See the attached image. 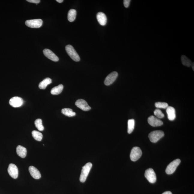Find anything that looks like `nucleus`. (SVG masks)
I'll return each instance as SVG.
<instances>
[{
	"instance_id": "obj_19",
	"label": "nucleus",
	"mask_w": 194,
	"mask_h": 194,
	"mask_svg": "<svg viewBox=\"0 0 194 194\" xmlns=\"http://www.w3.org/2000/svg\"><path fill=\"white\" fill-rule=\"evenodd\" d=\"M63 89V86L60 84L57 86L54 87L51 91V93L52 95H57L60 94L62 92Z\"/></svg>"
},
{
	"instance_id": "obj_21",
	"label": "nucleus",
	"mask_w": 194,
	"mask_h": 194,
	"mask_svg": "<svg viewBox=\"0 0 194 194\" xmlns=\"http://www.w3.org/2000/svg\"><path fill=\"white\" fill-rule=\"evenodd\" d=\"M61 113L63 115L67 116L68 117H72L75 116L76 114L75 112H73L71 109L64 108L61 110Z\"/></svg>"
},
{
	"instance_id": "obj_13",
	"label": "nucleus",
	"mask_w": 194,
	"mask_h": 194,
	"mask_svg": "<svg viewBox=\"0 0 194 194\" xmlns=\"http://www.w3.org/2000/svg\"><path fill=\"white\" fill-rule=\"evenodd\" d=\"M148 122L150 125L153 127L160 126L163 124L162 121L154 116H151L148 118Z\"/></svg>"
},
{
	"instance_id": "obj_11",
	"label": "nucleus",
	"mask_w": 194,
	"mask_h": 194,
	"mask_svg": "<svg viewBox=\"0 0 194 194\" xmlns=\"http://www.w3.org/2000/svg\"><path fill=\"white\" fill-rule=\"evenodd\" d=\"M118 76V73L117 72H112L106 78L104 81V84L106 86H109L113 83L116 79Z\"/></svg>"
},
{
	"instance_id": "obj_24",
	"label": "nucleus",
	"mask_w": 194,
	"mask_h": 194,
	"mask_svg": "<svg viewBox=\"0 0 194 194\" xmlns=\"http://www.w3.org/2000/svg\"><path fill=\"white\" fill-rule=\"evenodd\" d=\"M32 137L36 140L40 141L42 139L43 136L40 132L37 130H33L32 131Z\"/></svg>"
},
{
	"instance_id": "obj_4",
	"label": "nucleus",
	"mask_w": 194,
	"mask_h": 194,
	"mask_svg": "<svg viewBox=\"0 0 194 194\" xmlns=\"http://www.w3.org/2000/svg\"><path fill=\"white\" fill-rule=\"evenodd\" d=\"M180 159H177L172 161L168 165L166 169V173L168 175H170L173 173L176 169L177 167L180 164Z\"/></svg>"
},
{
	"instance_id": "obj_14",
	"label": "nucleus",
	"mask_w": 194,
	"mask_h": 194,
	"mask_svg": "<svg viewBox=\"0 0 194 194\" xmlns=\"http://www.w3.org/2000/svg\"><path fill=\"white\" fill-rule=\"evenodd\" d=\"M29 171L31 176L34 178L38 179L41 177V174L37 169L34 166H30L29 168Z\"/></svg>"
},
{
	"instance_id": "obj_12",
	"label": "nucleus",
	"mask_w": 194,
	"mask_h": 194,
	"mask_svg": "<svg viewBox=\"0 0 194 194\" xmlns=\"http://www.w3.org/2000/svg\"><path fill=\"white\" fill-rule=\"evenodd\" d=\"M43 52L45 57L51 60L54 61H59L58 57L53 52L49 49H45L43 50Z\"/></svg>"
},
{
	"instance_id": "obj_3",
	"label": "nucleus",
	"mask_w": 194,
	"mask_h": 194,
	"mask_svg": "<svg viewBox=\"0 0 194 194\" xmlns=\"http://www.w3.org/2000/svg\"><path fill=\"white\" fill-rule=\"evenodd\" d=\"M66 51L71 58L75 61H79L80 60L79 56L73 47L70 45H67L66 47Z\"/></svg>"
},
{
	"instance_id": "obj_8",
	"label": "nucleus",
	"mask_w": 194,
	"mask_h": 194,
	"mask_svg": "<svg viewBox=\"0 0 194 194\" xmlns=\"http://www.w3.org/2000/svg\"><path fill=\"white\" fill-rule=\"evenodd\" d=\"M23 100L22 98L15 97L10 99L9 103L11 106L14 108H18L22 106L23 104Z\"/></svg>"
},
{
	"instance_id": "obj_1",
	"label": "nucleus",
	"mask_w": 194,
	"mask_h": 194,
	"mask_svg": "<svg viewBox=\"0 0 194 194\" xmlns=\"http://www.w3.org/2000/svg\"><path fill=\"white\" fill-rule=\"evenodd\" d=\"M92 166V165L91 163H88L83 166L79 178L80 181L81 182L84 183L86 181Z\"/></svg>"
},
{
	"instance_id": "obj_16",
	"label": "nucleus",
	"mask_w": 194,
	"mask_h": 194,
	"mask_svg": "<svg viewBox=\"0 0 194 194\" xmlns=\"http://www.w3.org/2000/svg\"><path fill=\"white\" fill-rule=\"evenodd\" d=\"M166 113L169 120L173 121L175 119L176 113L175 109L172 106H168L166 108Z\"/></svg>"
},
{
	"instance_id": "obj_31",
	"label": "nucleus",
	"mask_w": 194,
	"mask_h": 194,
	"mask_svg": "<svg viewBox=\"0 0 194 194\" xmlns=\"http://www.w3.org/2000/svg\"><path fill=\"white\" fill-rule=\"evenodd\" d=\"M56 1H57V2H58L59 3H61L63 2V0H57Z\"/></svg>"
},
{
	"instance_id": "obj_23",
	"label": "nucleus",
	"mask_w": 194,
	"mask_h": 194,
	"mask_svg": "<svg viewBox=\"0 0 194 194\" xmlns=\"http://www.w3.org/2000/svg\"><path fill=\"white\" fill-rule=\"evenodd\" d=\"M135 121L133 119H129L128 122V133L130 134L135 128Z\"/></svg>"
},
{
	"instance_id": "obj_22",
	"label": "nucleus",
	"mask_w": 194,
	"mask_h": 194,
	"mask_svg": "<svg viewBox=\"0 0 194 194\" xmlns=\"http://www.w3.org/2000/svg\"><path fill=\"white\" fill-rule=\"evenodd\" d=\"M181 61H182V64L184 66L187 67H191L193 64L191 61L185 55H183L182 56Z\"/></svg>"
},
{
	"instance_id": "obj_20",
	"label": "nucleus",
	"mask_w": 194,
	"mask_h": 194,
	"mask_svg": "<svg viewBox=\"0 0 194 194\" xmlns=\"http://www.w3.org/2000/svg\"><path fill=\"white\" fill-rule=\"evenodd\" d=\"M76 10L74 9H71L68 12V20L70 22H72L75 20L76 17Z\"/></svg>"
},
{
	"instance_id": "obj_5",
	"label": "nucleus",
	"mask_w": 194,
	"mask_h": 194,
	"mask_svg": "<svg viewBox=\"0 0 194 194\" xmlns=\"http://www.w3.org/2000/svg\"><path fill=\"white\" fill-rule=\"evenodd\" d=\"M43 21L40 19L28 20L25 22L28 27L32 28H39L42 26Z\"/></svg>"
},
{
	"instance_id": "obj_2",
	"label": "nucleus",
	"mask_w": 194,
	"mask_h": 194,
	"mask_svg": "<svg viewBox=\"0 0 194 194\" xmlns=\"http://www.w3.org/2000/svg\"><path fill=\"white\" fill-rule=\"evenodd\" d=\"M164 136V132L162 130H155L149 134L148 137L152 142L156 143Z\"/></svg>"
},
{
	"instance_id": "obj_9",
	"label": "nucleus",
	"mask_w": 194,
	"mask_h": 194,
	"mask_svg": "<svg viewBox=\"0 0 194 194\" xmlns=\"http://www.w3.org/2000/svg\"><path fill=\"white\" fill-rule=\"evenodd\" d=\"M8 172L10 176L14 179H17L19 175V170L15 164H10L8 169Z\"/></svg>"
},
{
	"instance_id": "obj_28",
	"label": "nucleus",
	"mask_w": 194,
	"mask_h": 194,
	"mask_svg": "<svg viewBox=\"0 0 194 194\" xmlns=\"http://www.w3.org/2000/svg\"><path fill=\"white\" fill-rule=\"evenodd\" d=\"M130 1V0H124L123 1V4L126 8H128L129 6Z\"/></svg>"
},
{
	"instance_id": "obj_15",
	"label": "nucleus",
	"mask_w": 194,
	"mask_h": 194,
	"mask_svg": "<svg viewBox=\"0 0 194 194\" xmlns=\"http://www.w3.org/2000/svg\"><path fill=\"white\" fill-rule=\"evenodd\" d=\"M97 19L99 24L102 26H105L106 24L107 17L104 13L99 12L98 13L97 16Z\"/></svg>"
},
{
	"instance_id": "obj_30",
	"label": "nucleus",
	"mask_w": 194,
	"mask_h": 194,
	"mask_svg": "<svg viewBox=\"0 0 194 194\" xmlns=\"http://www.w3.org/2000/svg\"><path fill=\"white\" fill-rule=\"evenodd\" d=\"M162 194H172L171 192L170 191H166L164 192V193H163Z\"/></svg>"
},
{
	"instance_id": "obj_26",
	"label": "nucleus",
	"mask_w": 194,
	"mask_h": 194,
	"mask_svg": "<svg viewBox=\"0 0 194 194\" xmlns=\"http://www.w3.org/2000/svg\"><path fill=\"white\" fill-rule=\"evenodd\" d=\"M156 107L158 108L166 109L168 107L167 103L165 102H157L155 103Z\"/></svg>"
},
{
	"instance_id": "obj_17",
	"label": "nucleus",
	"mask_w": 194,
	"mask_h": 194,
	"mask_svg": "<svg viewBox=\"0 0 194 194\" xmlns=\"http://www.w3.org/2000/svg\"><path fill=\"white\" fill-rule=\"evenodd\" d=\"M16 151L17 155L23 158L26 157L27 152L26 148L20 145L18 146L16 148Z\"/></svg>"
},
{
	"instance_id": "obj_27",
	"label": "nucleus",
	"mask_w": 194,
	"mask_h": 194,
	"mask_svg": "<svg viewBox=\"0 0 194 194\" xmlns=\"http://www.w3.org/2000/svg\"><path fill=\"white\" fill-rule=\"evenodd\" d=\"M154 114L156 117L159 118H162L164 117V114L159 109H156L154 112Z\"/></svg>"
},
{
	"instance_id": "obj_6",
	"label": "nucleus",
	"mask_w": 194,
	"mask_h": 194,
	"mask_svg": "<svg viewBox=\"0 0 194 194\" xmlns=\"http://www.w3.org/2000/svg\"><path fill=\"white\" fill-rule=\"evenodd\" d=\"M142 155V151L140 148L135 147L132 148L130 154V158L133 161H136L140 158Z\"/></svg>"
},
{
	"instance_id": "obj_32",
	"label": "nucleus",
	"mask_w": 194,
	"mask_h": 194,
	"mask_svg": "<svg viewBox=\"0 0 194 194\" xmlns=\"http://www.w3.org/2000/svg\"><path fill=\"white\" fill-rule=\"evenodd\" d=\"M192 67H193V70H194V63H193L192 64Z\"/></svg>"
},
{
	"instance_id": "obj_29",
	"label": "nucleus",
	"mask_w": 194,
	"mask_h": 194,
	"mask_svg": "<svg viewBox=\"0 0 194 194\" xmlns=\"http://www.w3.org/2000/svg\"><path fill=\"white\" fill-rule=\"evenodd\" d=\"M26 1L29 2L36 4L39 3L40 2V0H27Z\"/></svg>"
},
{
	"instance_id": "obj_10",
	"label": "nucleus",
	"mask_w": 194,
	"mask_h": 194,
	"mask_svg": "<svg viewBox=\"0 0 194 194\" xmlns=\"http://www.w3.org/2000/svg\"><path fill=\"white\" fill-rule=\"evenodd\" d=\"M76 106L84 111H88L91 109L86 101L83 99L78 100L75 103Z\"/></svg>"
},
{
	"instance_id": "obj_7",
	"label": "nucleus",
	"mask_w": 194,
	"mask_h": 194,
	"mask_svg": "<svg viewBox=\"0 0 194 194\" xmlns=\"http://www.w3.org/2000/svg\"><path fill=\"white\" fill-rule=\"evenodd\" d=\"M145 177L151 184H154L157 181V177L154 170L152 168H149L146 170L145 174Z\"/></svg>"
},
{
	"instance_id": "obj_18",
	"label": "nucleus",
	"mask_w": 194,
	"mask_h": 194,
	"mask_svg": "<svg viewBox=\"0 0 194 194\" xmlns=\"http://www.w3.org/2000/svg\"><path fill=\"white\" fill-rule=\"evenodd\" d=\"M52 82L51 79L49 78H47L43 79L42 81L39 83V88L41 89H45L48 86V85L50 84Z\"/></svg>"
},
{
	"instance_id": "obj_25",
	"label": "nucleus",
	"mask_w": 194,
	"mask_h": 194,
	"mask_svg": "<svg viewBox=\"0 0 194 194\" xmlns=\"http://www.w3.org/2000/svg\"><path fill=\"white\" fill-rule=\"evenodd\" d=\"M35 124L36 127L39 131H43L44 130V127L42 124V121L40 119H36L35 121Z\"/></svg>"
}]
</instances>
